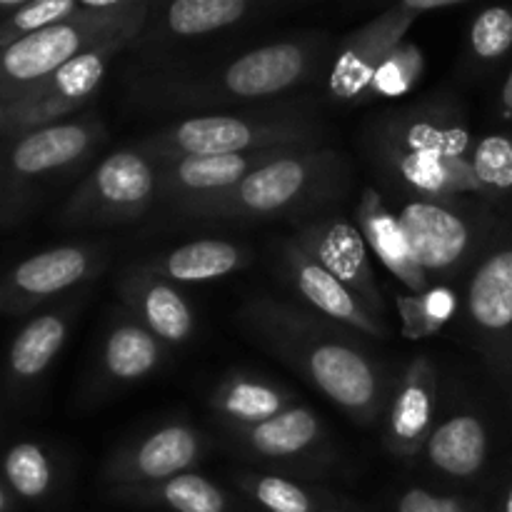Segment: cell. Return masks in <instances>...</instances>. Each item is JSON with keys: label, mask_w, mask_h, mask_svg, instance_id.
I'll return each instance as SVG.
<instances>
[{"label": "cell", "mask_w": 512, "mask_h": 512, "mask_svg": "<svg viewBox=\"0 0 512 512\" xmlns=\"http://www.w3.org/2000/svg\"><path fill=\"white\" fill-rule=\"evenodd\" d=\"M395 215L430 280L468 278L505 225L478 198H403Z\"/></svg>", "instance_id": "9"}, {"label": "cell", "mask_w": 512, "mask_h": 512, "mask_svg": "<svg viewBox=\"0 0 512 512\" xmlns=\"http://www.w3.org/2000/svg\"><path fill=\"white\" fill-rule=\"evenodd\" d=\"M85 290L70 295L63 303L33 315L23 328L15 333L5 355V385L13 393H25L35 388L53 368L55 358L68 343L70 328L83 308Z\"/></svg>", "instance_id": "19"}, {"label": "cell", "mask_w": 512, "mask_h": 512, "mask_svg": "<svg viewBox=\"0 0 512 512\" xmlns=\"http://www.w3.org/2000/svg\"><path fill=\"white\" fill-rule=\"evenodd\" d=\"M325 138L328 128L313 105L285 100L230 113L188 115L145 135L135 145L160 163L203 155L325 148Z\"/></svg>", "instance_id": "4"}, {"label": "cell", "mask_w": 512, "mask_h": 512, "mask_svg": "<svg viewBox=\"0 0 512 512\" xmlns=\"http://www.w3.org/2000/svg\"><path fill=\"white\" fill-rule=\"evenodd\" d=\"M465 328L485 370L512 405V223L498 230L470 270Z\"/></svg>", "instance_id": "11"}, {"label": "cell", "mask_w": 512, "mask_h": 512, "mask_svg": "<svg viewBox=\"0 0 512 512\" xmlns=\"http://www.w3.org/2000/svg\"><path fill=\"white\" fill-rule=\"evenodd\" d=\"M465 0H403L378 18L365 23L340 43L338 53L328 63L325 90L333 103L358 105L360 95L368 88L383 60L405 43L408 30L425 13H438L463 5Z\"/></svg>", "instance_id": "12"}, {"label": "cell", "mask_w": 512, "mask_h": 512, "mask_svg": "<svg viewBox=\"0 0 512 512\" xmlns=\"http://www.w3.org/2000/svg\"><path fill=\"white\" fill-rule=\"evenodd\" d=\"M400 315V335L405 340H425L438 335L458 313V295L450 285H433L425 293L395 295Z\"/></svg>", "instance_id": "31"}, {"label": "cell", "mask_w": 512, "mask_h": 512, "mask_svg": "<svg viewBox=\"0 0 512 512\" xmlns=\"http://www.w3.org/2000/svg\"><path fill=\"white\" fill-rule=\"evenodd\" d=\"M323 512H348V510H340V508H328V510H323Z\"/></svg>", "instance_id": "42"}, {"label": "cell", "mask_w": 512, "mask_h": 512, "mask_svg": "<svg viewBox=\"0 0 512 512\" xmlns=\"http://www.w3.org/2000/svg\"><path fill=\"white\" fill-rule=\"evenodd\" d=\"M423 70H425L423 48H420L418 43H413V40H405V43H400L398 48L383 60L378 73L373 75L368 88H365L363 95H360L358 105L403 98V95H408L410 90L420 83Z\"/></svg>", "instance_id": "33"}, {"label": "cell", "mask_w": 512, "mask_h": 512, "mask_svg": "<svg viewBox=\"0 0 512 512\" xmlns=\"http://www.w3.org/2000/svg\"><path fill=\"white\" fill-rule=\"evenodd\" d=\"M108 143L95 113L38 125L0 143V228H15L78 178Z\"/></svg>", "instance_id": "5"}, {"label": "cell", "mask_w": 512, "mask_h": 512, "mask_svg": "<svg viewBox=\"0 0 512 512\" xmlns=\"http://www.w3.org/2000/svg\"><path fill=\"white\" fill-rule=\"evenodd\" d=\"M230 443L248 458L265 463H303L328 445V433L318 415L305 405H293L285 413L243 430H225Z\"/></svg>", "instance_id": "22"}, {"label": "cell", "mask_w": 512, "mask_h": 512, "mask_svg": "<svg viewBox=\"0 0 512 512\" xmlns=\"http://www.w3.org/2000/svg\"><path fill=\"white\" fill-rule=\"evenodd\" d=\"M165 345L123 308L113 313L98 350V380L105 388H125L150 378L165 360Z\"/></svg>", "instance_id": "23"}, {"label": "cell", "mask_w": 512, "mask_h": 512, "mask_svg": "<svg viewBox=\"0 0 512 512\" xmlns=\"http://www.w3.org/2000/svg\"><path fill=\"white\" fill-rule=\"evenodd\" d=\"M348 183L345 160L333 148L290 150L230 190L173 213L195 220H273L318 210Z\"/></svg>", "instance_id": "6"}, {"label": "cell", "mask_w": 512, "mask_h": 512, "mask_svg": "<svg viewBox=\"0 0 512 512\" xmlns=\"http://www.w3.org/2000/svg\"><path fill=\"white\" fill-rule=\"evenodd\" d=\"M355 220H358V228L368 248L395 280H400L410 293H425L433 288V280L420 268L398 215L388 208L383 195L370 185L360 193Z\"/></svg>", "instance_id": "24"}, {"label": "cell", "mask_w": 512, "mask_h": 512, "mask_svg": "<svg viewBox=\"0 0 512 512\" xmlns=\"http://www.w3.org/2000/svg\"><path fill=\"white\" fill-rule=\"evenodd\" d=\"M140 263L170 283H210L248 268L250 253L228 238H195L190 243L153 253Z\"/></svg>", "instance_id": "25"}, {"label": "cell", "mask_w": 512, "mask_h": 512, "mask_svg": "<svg viewBox=\"0 0 512 512\" xmlns=\"http://www.w3.org/2000/svg\"><path fill=\"white\" fill-rule=\"evenodd\" d=\"M205 438L188 423H168L120 448L105 465V480L115 495L133 493L190 473L203 460Z\"/></svg>", "instance_id": "14"}, {"label": "cell", "mask_w": 512, "mask_h": 512, "mask_svg": "<svg viewBox=\"0 0 512 512\" xmlns=\"http://www.w3.org/2000/svg\"><path fill=\"white\" fill-rule=\"evenodd\" d=\"M498 108H500V115H503L505 120H512V68H510L508 78H505L503 88H500Z\"/></svg>", "instance_id": "38"}, {"label": "cell", "mask_w": 512, "mask_h": 512, "mask_svg": "<svg viewBox=\"0 0 512 512\" xmlns=\"http://www.w3.org/2000/svg\"><path fill=\"white\" fill-rule=\"evenodd\" d=\"M23 3L25 0H0V23H3L8 15H13Z\"/></svg>", "instance_id": "40"}, {"label": "cell", "mask_w": 512, "mask_h": 512, "mask_svg": "<svg viewBox=\"0 0 512 512\" xmlns=\"http://www.w3.org/2000/svg\"><path fill=\"white\" fill-rule=\"evenodd\" d=\"M133 40V35H123V38L105 40L95 48L83 50L73 60H68L58 73L50 75L45 83H40L38 88L23 95L18 103L28 105L40 125L80 115L85 105L93 100V95L98 93L100 85H103L110 63L118 55L128 53Z\"/></svg>", "instance_id": "18"}, {"label": "cell", "mask_w": 512, "mask_h": 512, "mask_svg": "<svg viewBox=\"0 0 512 512\" xmlns=\"http://www.w3.org/2000/svg\"><path fill=\"white\" fill-rule=\"evenodd\" d=\"M470 165L483 203L512 223V130L485 133L475 140Z\"/></svg>", "instance_id": "29"}, {"label": "cell", "mask_w": 512, "mask_h": 512, "mask_svg": "<svg viewBox=\"0 0 512 512\" xmlns=\"http://www.w3.org/2000/svg\"><path fill=\"white\" fill-rule=\"evenodd\" d=\"M498 512H512V485H510L508 490H505L503 500H500V508H498Z\"/></svg>", "instance_id": "41"}, {"label": "cell", "mask_w": 512, "mask_h": 512, "mask_svg": "<svg viewBox=\"0 0 512 512\" xmlns=\"http://www.w3.org/2000/svg\"><path fill=\"white\" fill-rule=\"evenodd\" d=\"M108 265V250L93 243H68L40 250L15 263L0 278V315L18 318L85 290Z\"/></svg>", "instance_id": "13"}, {"label": "cell", "mask_w": 512, "mask_h": 512, "mask_svg": "<svg viewBox=\"0 0 512 512\" xmlns=\"http://www.w3.org/2000/svg\"><path fill=\"white\" fill-rule=\"evenodd\" d=\"M470 58L475 65H498L512 50V8L493 5L475 15L470 25Z\"/></svg>", "instance_id": "35"}, {"label": "cell", "mask_w": 512, "mask_h": 512, "mask_svg": "<svg viewBox=\"0 0 512 512\" xmlns=\"http://www.w3.org/2000/svg\"><path fill=\"white\" fill-rule=\"evenodd\" d=\"M293 240L315 263L338 278L375 318L383 320L385 300L370 265V248L358 225L343 215H318L300 225Z\"/></svg>", "instance_id": "15"}, {"label": "cell", "mask_w": 512, "mask_h": 512, "mask_svg": "<svg viewBox=\"0 0 512 512\" xmlns=\"http://www.w3.org/2000/svg\"><path fill=\"white\" fill-rule=\"evenodd\" d=\"M120 308L133 315L165 348H180L195 333V310L178 285L143 263H130L115 283Z\"/></svg>", "instance_id": "17"}, {"label": "cell", "mask_w": 512, "mask_h": 512, "mask_svg": "<svg viewBox=\"0 0 512 512\" xmlns=\"http://www.w3.org/2000/svg\"><path fill=\"white\" fill-rule=\"evenodd\" d=\"M275 260L288 288L300 295L305 308L318 313L320 318L345 325L370 340H383L388 335L385 320L375 318L338 278L315 263L293 238H280L275 243Z\"/></svg>", "instance_id": "16"}, {"label": "cell", "mask_w": 512, "mask_h": 512, "mask_svg": "<svg viewBox=\"0 0 512 512\" xmlns=\"http://www.w3.org/2000/svg\"><path fill=\"white\" fill-rule=\"evenodd\" d=\"M293 10V5L260 0H173L150 3L145 23L128 53L133 73L190 63L200 55V45H213L230 30L265 23L270 15ZM218 48V45H213Z\"/></svg>", "instance_id": "8"}, {"label": "cell", "mask_w": 512, "mask_h": 512, "mask_svg": "<svg viewBox=\"0 0 512 512\" xmlns=\"http://www.w3.org/2000/svg\"><path fill=\"white\" fill-rule=\"evenodd\" d=\"M118 498L130 500L143 508H160L168 512H230L233 503L220 485L198 473H183L150 488L123 493Z\"/></svg>", "instance_id": "28"}, {"label": "cell", "mask_w": 512, "mask_h": 512, "mask_svg": "<svg viewBox=\"0 0 512 512\" xmlns=\"http://www.w3.org/2000/svg\"><path fill=\"white\" fill-rule=\"evenodd\" d=\"M330 53L328 33H293L250 48H228L193 63L130 75L133 103L160 113L208 115L263 105L308 83Z\"/></svg>", "instance_id": "1"}, {"label": "cell", "mask_w": 512, "mask_h": 512, "mask_svg": "<svg viewBox=\"0 0 512 512\" xmlns=\"http://www.w3.org/2000/svg\"><path fill=\"white\" fill-rule=\"evenodd\" d=\"M78 13L80 0H25L13 15L0 23V48H8V45L45 28H53V25L75 20Z\"/></svg>", "instance_id": "34"}, {"label": "cell", "mask_w": 512, "mask_h": 512, "mask_svg": "<svg viewBox=\"0 0 512 512\" xmlns=\"http://www.w3.org/2000/svg\"><path fill=\"white\" fill-rule=\"evenodd\" d=\"M293 405V395L283 385L245 370H233L220 378L210 395V408L225 430L253 428Z\"/></svg>", "instance_id": "26"}, {"label": "cell", "mask_w": 512, "mask_h": 512, "mask_svg": "<svg viewBox=\"0 0 512 512\" xmlns=\"http://www.w3.org/2000/svg\"><path fill=\"white\" fill-rule=\"evenodd\" d=\"M235 483L265 512H323L330 508L328 500L285 475L240 473Z\"/></svg>", "instance_id": "32"}, {"label": "cell", "mask_w": 512, "mask_h": 512, "mask_svg": "<svg viewBox=\"0 0 512 512\" xmlns=\"http://www.w3.org/2000/svg\"><path fill=\"white\" fill-rule=\"evenodd\" d=\"M375 160L403 198H480L470 153L475 140L453 103L390 110L375 125Z\"/></svg>", "instance_id": "3"}, {"label": "cell", "mask_w": 512, "mask_h": 512, "mask_svg": "<svg viewBox=\"0 0 512 512\" xmlns=\"http://www.w3.org/2000/svg\"><path fill=\"white\" fill-rule=\"evenodd\" d=\"M0 478L10 493L28 503L50 498L58 485V468L48 450L33 440H20L10 445L0 460Z\"/></svg>", "instance_id": "30"}, {"label": "cell", "mask_w": 512, "mask_h": 512, "mask_svg": "<svg viewBox=\"0 0 512 512\" xmlns=\"http://www.w3.org/2000/svg\"><path fill=\"white\" fill-rule=\"evenodd\" d=\"M308 150V148H305ZM290 150H258L240 155H203V158L160 160V203L170 210L230 190L263 165Z\"/></svg>", "instance_id": "20"}, {"label": "cell", "mask_w": 512, "mask_h": 512, "mask_svg": "<svg viewBox=\"0 0 512 512\" xmlns=\"http://www.w3.org/2000/svg\"><path fill=\"white\" fill-rule=\"evenodd\" d=\"M238 318L260 348L310 380L353 423L373 425L385 405V375L358 333L270 295L250 298Z\"/></svg>", "instance_id": "2"}, {"label": "cell", "mask_w": 512, "mask_h": 512, "mask_svg": "<svg viewBox=\"0 0 512 512\" xmlns=\"http://www.w3.org/2000/svg\"><path fill=\"white\" fill-rule=\"evenodd\" d=\"M160 203V165L130 145L105 155L75 183L55 223L70 230L118 228L143 218Z\"/></svg>", "instance_id": "10"}, {"label": "cell", "mask_w": 512, "mask_h": 512, "mask_svg": "<svg viewBox=\"0 0 512 512\" xmlns=\"http://www.w3.org/2000/svg\"><path fill=\"white\" fill-rule=\"evenodd\" d=\"M38 125V118H35L28 105L18 103V100L0 98V143L13 138V135L25 133V130L38 128Z\"/></svg>", "instance_id": "37"}, {"label": "cell", "mask_w": 512, "mask_h": 512, "mask_svg": "<svg viewBox=\"0 0 512 512\" xmlns=\"http://www.w3.org/2000/svg\"><path fill=\"white\" fill-rule=\"evenodd\" d=\"M13 500L15 495L10 493L8 485H5L3 478H0V512H13Z\"/></svg>", "instance_id": "39"}, {"label": "cell", "mask_w": 512, "mask_h": 512, "mask_svg": "<svg viewBox=\"0 0 512 512\" xmlns=\"http://www.w3.org/2000/svg\"><path fill=\"white\" fill-rule=\"evenodd\" d=\"M430 468L455 480L480 475L490 458V430L478 413H453L435 425L425 443Z\"/></svg>", "instance_id": "27"}, {"label": "cell", "mask_w": 512, "mask_h": 512, "mask_svg": "<svg viewBox=\"0 0 512 512\" xmlns=\"http://www.w3.org/2000/svg\"><path fill=\"white\" fill-rule=\"evenodd\" d=\"M438 373L428 355L410 360L393 390L385 423V445L398 458H418L435 428Z\"/></svg>", "instance_id": "21"}, {"label": "cell", "mask_w": 512, "mask_h": 512, "mask_svg": "<svg viewBox=\"0 0 512 512\" xmlns=\"http://www.w3.org/2000/svg\"><path fill=\"white\" fill-rule=\"evenodd\" d=\"M148 0H80L75 20L53 25L0 48V98L20 100L68 60L105 40L138 35Z\"/></svg>", "instance_id": "7"}, {"label": "cell", "mask_w": 512, "mask_h": 512, "mask_svg": "<svg viewBox=\"0 0 512 512\" xmlns=\"http://www.w3.org/2000/svg\"><path fill=\"white\" fill-rule=\"evenodd\" d=\"M395 512H478L473 503L425 488H408L395 500Z\"/></svg>", "instance_id": "36"}]
</instances>
